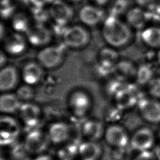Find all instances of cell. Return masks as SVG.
<instances>
[{
	"mask_svg": "<svg viewBox=\"0 0 160 160\" xmlns=\"http://www.w3.org/2000/svg\"><path fill=\"white\" fill-rule=\"evenodd\" d=\"M102 36L109 46L122 48L128 45L133 37L131 28L119 18L109 15L103 22Z\"/></svg>",
	"mask_w": 160,
	"mask_h": 160,
	"instance_id": "6da1fadb",
	"label": "cell"
},
{
	"mask_svg": "<svg viewBox=\"0 0 160 160\" xmlns=\"http://www.w3.org/2000/svg\"><path fill=\"white\" fill-rule=\"evenodd\" d=\"M62 36L65 45L74 49L84 47L90 40V35L88 30L79 25L65 28Z\"/></svg>",
	"mask_w": 160,
	"mask_h": 160,
	"instance_id": "7a4b0ae2",
	"label": "cell"
},
{
	"mask_svg": "<svg viewBox=\"0 0 160 160\" xmlns=\"http://www.w3.org/2000/svg\"><path fill=\"white\" fill-rule=\"evenodd\" d=\"M50 18L56 26L64 27L73 16V9L65 0H54L48 9Z\"/></svg>",
	"mask_w": 160,
	"mask_h": 160,
	"instance_id": "3957f363",
	"label": "cell"
},
{
	"mask_svg": "<svg viewBox=\"0 0 160 160\" xmlns=\"http://www.w3.org/2000/svg\"><path fill=\"white\" fill-rule=\"evenodd\" d=\"M64 51L60 46H50L42 48L37 55L38 62L44 68H56L62 62Z\"/></svg>",
	"mask_w": 160,
	"mask_h": 160,
	"instance_id": "277c9868",
	"label": "cell"
},
{
	"mask_svg": "<svg viewBox=\"0 0 160 160\" xmlns=\"http://www.w3.org/2000/svg\"><path fill=\"white\" fill-rule=\"evenodd\" d=\"M20 133L18 122L12 117H0V145H8L15 141Z\"/></svg>",
	"mask_w": 160,
	"mask_h": 160,
	"instance_id": "5b68a950",
	"label": "cell"
},
{
	"mask_svg": "<svg viewBox=\"0 0 160 160\" xmlns=\"http://www.w3.org/2000/svg\"><path fill=\"white\" fill-rule=\"evenodd\" d=\"M119 54L112 47L104 48L98 55V70L102 75H108L114 71L116 65L119 61Z\"/></svg>",
	"mask_w": 160,
	"mask_h": 160,
	"instance_id": "8992f818",
	"label": "cell"
},
{
	"mask_svg": "<svg viewBox=\"0 0 160 160\" xmlns=\"http://www.w3.org/2000/svg\"><path fill=\"white\" fill-rule=\"evenodd\" d=\"M138 106L144 120L151 124L160 122V101L158 99H141Z\"/></svg>",
	"mask_w": 160,
	"mask_h": 160,
	"instance_id": "52a82bcc",
	"label": "cell"
},
{
	"mask_svg": "<svg viewBox=\"0 0 160 160\" xmlns=\"http://www.w3.org/2000/svg\"><path fill=\"white\" fill-rule=\"evenodd\" d=\"M131 145L133 149L139 152L148 151L154 142L153 131L146 127L137 129L131 138Z\"/></svg>",
	"mask_w": 160,
	"mask_h": 160,
	"instance_id": "ba28073f",
	"label": "cell"
},
{
	"mask_svg": "<svg viewBox=\"0 0 160 160\" xmlns=\"http://www.w3.org/2000/svg\"><path fill=\"white\" fill-rule=\"evenodd\" d=\"M106 141L116 148H124L129 141L126 129L118 124L109 126L104 132Z\"/></svg>",
	"mask_w": 160,
	"mask_h": 160,
	"instance_id": "9c48e42d",
	"label": "cell"
},
{
	"mask_svg": "<svg viewBox=\"0 0 160 160\" xmlns=\"http://www.w3.org/2000/svg\"><path fill=\"white\" fill-rule=\"evenodd\" d=\"M26 36L28 42L36 47L48 44L52 39V32L50 29L44 24L37 23L31 26Z\"/></svg>",
	"mask_w": 160,
	"mask_h": 160,
	"instance_id": "30bf717a",
	"label": "cell"
},
{
	"mask_svg": "<svg viewBox=\"0 0 160 160\" xmlns=\"http://www.w3.org/2000/svg\"><path fill=\"white\" fill-rule=\"evenodd\" d=\"M69 104L74 114L77 117L82 118L86 116L89 111L91 101L86 92L77 91L71 94Z\"/></svg>",
	"mask_w": 160,
	"mask_h": 160,
	"instance_id": "8fae6325",
	"label": "cell"
},
{
	"mask_svg": "<svg viewBox=\"0 0 160 160\" xmlns=\"http://www.w3.org/2000/svg\"><path fill=\"white\" fill-rule=\"evenodd\" d=\"M79 18L84 24L94 27L104 20V12L100 7L94 4H87L80 9Z\"/></svg>",
	"mask_w": 160,
	"mask_h": 160,
	"instance_id": "7c38bea8",
	"label": "cell"
},
{
	"mask_svg": "<svg viewBox=\"0 0 160 160\" xmlns=\"http://www.w3.org/2000/svg\"><path fill=\"white\" fill-rule=\"evenodd\" d=\"M27 39L22 34L14 32L4 38L3 46L5 52L8 54L18 56L24 52L27 48Z\"/></svg>",
	"mask_w": 160,
	"mask_h": 160,
	"instance_id": "4fadbf2b",
	"label": "cell"
},
{
	"mask_svg": "<svg viewBox=\"0 0 160 160\" xmlns=\"http://www.w3.org/2000/svg\"><path fill=\"white\" fill-rule=\"evenodd\" d=\"M116 105L122 110L131 108L138 104L141 98H139L136 89L131 85L127 84L114 98Z\"/></svg>",
	"mask_w": 160,
	"mask_h": 160,
	"instance_id": "5bb4252c",
	"label": "cell"
},
{
	"mask_svg": "<svg viewBox=\"0 0 160 160\" xmlns=\"http://www.w3.org/2000/svg\"><path fill=\"white\" fill-rule=\"evenodd\" d=\"M48 145L46 136L39 130L31 131L26 136L24 147L26 150L31 154H38L44 151Z\"/></svg>",
	"mask_w": 160,
	"mask_h": 160,
	"instance_id": "9a60e30c",
	"label": "cell"
},
{
	"mask_svg": "<svg viewBox=\"0 0 160 160\" xmlns=\"http://www.w3.org/2000/svg\"><path fill=\"white\" fill-rule=\"evenodd\" d=\"M18 112L23 122L29 128L35 127L40 121L41 111L36 104L31 102L22 103Z\"/></svg>",
	"mask_w": 160,
	"mask_h": 160,
	"instance_id": "2e32d148",
	"label": "cell"
},
{
	"mask_svg": "<svg viewBox=\"0 0 160 160\" xmlns=\"http://www.w3.org/2000/svg\"><path fill=\"white\" fill-rule=\"evenodd\" d=\"M125 16L127 24L131 28L137 29L146 28V23L150 20L148 11L138 6L129 8Z\"/></svg>",
	"mask_w": 160,
	"mask_h": 160,
	"instance_id": "e0dca14e",
	"label": "cell"
},
{
	"mask_svg": "<svg viewBox=\"0 0 160 160\" xmlns=\"http://www.w3.org/2000/svg\"><path fill=\"white\" fill-rule=\"evenodd\" d=\"M18 80V71L14 66H6L0 69V91L8 92L14 89Z\"/></svg>",
	"mask_w": 160,
	"mask_h": 160,
	"instance_id": "ac0fdd59",
	"label": "cell"
},
{
	"mask_svg": "<svg viewBox=\"0 0 160 160\" xmlns=\"http://www.w3.org/2000/svg\"><path fill=\"white\" fill-rule=\"evenodd\" d=\"M21 76L25 84L33 86L43 78V67L38 62H29L23 67Z\"/></svg>",
	"mask_w": 160,
	"mask_h": 160,
	"instance_id": "d6986e66",
	"label": "cell"
},
{
	"mask_svg": "<svg viewBox=\"0 0 160 160\" xmlns=\"http://www.w3.org/2000/svg\"><path fill=\"white\" fill-rule=\"evenodd\" d=\"M22 103L16 94L3 92L0 95V112L12 114L18 112Z\"/></svg>",
	"mask_w": 160,
	"mask_h": 160,
	"instance_id": "ffe728a7",
	"label": "cell"
},
{
	"mask_svg": "<svg viewBox=\"0 0 160 160\" xmlns=\"http://www.w3.org/2000/svg\"><path fill=\"white\" fill-rule=\"evenodd\" d=\"M141 38L146 46L152 49L160 48V26H151L142 29Z\"/></svg>",
	"mask_w": 160,
	"mask_h": 160,
	"instance_id": "44dd1931",
	"label": "cell"
},
{
	"mask_svg": "<svg viewBox=\"0 0 160 160\" xmlns=\"http://www.w3.org/2000/svg\"><path fill=\"white\" fill-rule=\"evenodd\" d=\"M69 126L62 122H56L49 129V137L54 143H61L67 140L70 135Z\"/></svg>",
	"mask_w": 160,
	"mask_h": 160,
	"instance_id": "7402d4cb",
	"label": "cell"
},
{
	"mask_svg": "<svg viewBox=\"0 0 160 160\" xmlns=\"http://www.w3.org/2000/svg\"><path fill=\"white\" fill-rule=\"evenodd\" d=\"M78 151L81 160H98L101 154V147L95 141H88L81 144Z\"/></svg>",
	"mask_w": 160,
	"mask_h": 160,
	"instance_id": "603a6c76",
	"label": "cell"
},
{
	"mask_svg": "<svg viewBox=\"0 0 160 160\" xmlns=\"http://www.w3.org/2000/svg\"><path fill=\"white\" fill-rule=\"evenodd\" d=\"M137 68L130 61L119 60L116 65L114 72H115L117 78L126 81L132 78L135 79Z\"/></svg>",
	"mask_w": 160,
	"mask_h": 160,
	"instance_id": "cb8c5ba5",
	"label": "cell"
},
{
	"mask_svg": "<svg viewBox=\"0 0 160 160\" xmlns=\"http://www.w3.org/2000/svg\"><path fill=\"white\" fill-rule=\"evenodd\" d=\"M83 134L92 141L100 139L104 133L102 124L96 120H88L86 121L82 128Z\"/></svg>",
	"mask_w": 160,
	"mask_h": 160,
	"instance_id": "d4e9b609",
	"label": "cell"
},
{
	"mask_svg": "<svg viewBox=\"0 0 160 160\" xmlns=\"http://www.w3.org/2000/svg\"><path fill=\"white\" fill-rule=\"evenodd\" d=\"M11 19L14 32L26 34L31 27L30 19L24 12H15Z\"/></svg>",
	"mask_w": 160,
	"mask_h": 160,
	"instance_id": "484cf974",
	"label": "cell"
},
{
	"mask_svg": "<svg viewBox=\"0 0 160 160\" xmlns=\"http://www.w3.org/2000/svg\"><path fill=\"white\" fill-rule=\"evenodd\" d=\"M154 77V71L151 65L142 64L137 68L134 79L138 84L146 86Z\"/></svg>",
	"mask_w": 160,
	"mask_h": 160,
	"instance_id": "4316f807",
	"label": "cell"
},
{
	"mask_svg": "<svg viewBox=\"0 0 160 160\" xmlns=\"http://www.w3.org/2000/svg\"><path fill=\"white\" fill-rule=\"evenodd\" d=\"M128 0H114L110 9V15L119 18L129 10Z\"/></svg>",
	"mask_w": 160,
	"mask_h": 160,
	"instance_id": "83f0119b",
	"label": "cell"
},
{
	"mask_svg": "<svg viewBox=\"0 0 160 160\" xmlns=\"http://www.w3.org/2000/svg\"><path fill=\"white\" fill-rule=\"evenodd\" d=\"M16 94L22 102V101L26 102H29V101L32 99L34 93L31 86L25 84L17 89Z\"/></svg>",
	"mask_w": 160,
	"mask_h": 160,
	"instance_id": "f1b7e54d",
	"label": "cell"
},
{
	"mask_svg": "<svg viewBox=\"0 0 160 160\" xmlns=\"http://www.w3.org/2000/svg\"><path fill=\"white\" fill-rule=\"evenodd\" d=\"M146 86L148 92L152 98L160 99V77H154Z\"/></svg>",
	"mask_w": 160,
	"mask_h": 160,
	"instance_id": "f546056e",
	"label": "cell"
},
{
	"mask_svg": "<svg viewBox=\"0 0 160 160\" xmlns=\"http://www.w3.org/2000/svg\"><path fill=\"white\" fill-rule=\"evenodd\" d=\"M32 17L36 21L37 24H42L46 22L50 18L48 9H45V8H33Z\"/></svg>",
	"mask_w": 160,
	"mask_h": 160,
	"instance_id": "4dcf8cb0",
	"label": "cell"
},
{
	"mask_svg": "<svg viewBox=\"0 0 160 160\" xmlns=\"http://www.w3.org/2000/svg\"><path fill=\"white\" fill-rule=\"evenodd\" d=\"M76 146H69L59 152V157L62 160H72L76 154Z\"/></svg>",
	"mask_w": 160,
	"mask_h": 160,
	"instance_id": "1f68e13d",
	"label": "cell"
},
{
	"mask_svg": "<svg viewBox=\"0 0 160 160\" xmlns=\"http://www.w3.org/2000/svg\"><path fill=\"white\" fill-rule=\"evenodd\" d=\"M132 160H156V156L154 152L148 150L140 152Z\"/></svg>",
	"mask_w": 160,
	"mask_h": 160,
	"instance_id": "d6a6232c",
	"label": "cell"
},
{
	"mask_svg": "<svg viewBox=\"0 0 160 160\" xmlns=\"http://www.w3.org/2000/svg\"><path fill=\"white\" fill-rule=\"evenodd\" d=\"M32 8H45L50 5L54 0H28Z\"/></svg>",
	"mask_w": 160,
	"mask_h": 160,
	"instance_id": "836d02e7",
	"label": "cell"
},
{
	"mask_svg": "<svg viewBox=\"0 0 160 160\" xmlns=\"http://www.w3.org/2000/svg\"><path fill=\"white\" fill-rule=\"evenodd\" d=\"M158 0H134L136 5L143 9H149L153 6Z\"/></svg>",
	"mask_w": 160,
	"mask_h": 160,
	"instance_id": "e575fe53",
	"label": "cell"
},
{
	"mask_svg": "<svg viewBox=\"0 0 160 160\" xmlns=\"http://www.w3.org/2000/svg\"><path fill=\"white\" fill-rule=\"evenodd\" d=\"M92 4H94L98 7H103L110 2L111 0H89Z\"/></svg>",
	"mask_w": 160,
	"mask_h": 160,
	"instance_id": "d590c367",
	"label": "cell"
},
{
	"mask_svg": "<svg viewBox=\"0 0 160 160\" xmlns=\"http://www.w3.org/2000/svg\"><path fill=\"white\" fill-rule=\"evenodd\" d=\"M7 61V57L6 54L0 50V69L3 68Z\"/></svg>",
	"mask_w": 160,
	"mask_h": 160,
	"instance_id": "8d00e7d4",
	"label": "cell"
},
{
	"mask_svg": "<svg viewBox=\"0 0 160 160\" xmlns=\"http://www.w3.org/2000/svg\"><path fill=\"white\" fill-rule=\"evenodd\" d=\"M150 8L152 9L156 12V14L160 17V0H158L156 3Z\"/></svg>",
	"mask_w": 160,
	"mask_h": 160,
	"instance_id": "74e56055",
	"label": "cell"
},
{
	"mask_svg": "<svg viewBox=\"0 0 160 160\" xmlns=\"http://www.w3.org/2000/svg\"><path fill=\"white\" fill-rule=\"evenodd\" d=\"M12 0H0V7L12 4Z\"/></svg>",
	"mask_w": 160,
	"mask_h": 160,
	"instance_id": "f35d334b",
	"label": "cell"
},
{
	"mask_svg": "<svg viewBox=\"0 0 160 160\" xmlns=\"http://www.w3.org/2000/svg\"><path fill=\"white\" fill-rule=\"evenodd\" d=\"M34 160H52L51 158L48 156H46V155H43V156H41L38 157L36 159Z\"/></svg>",
	"mask_w": 160,
	"mask_h": 160,
	"instance_id": "ab89813d",
	"label": "cell"
},
{
	"mask_svg": "<svg viewBox=\"0 0 160 160\" xmlns=\"http://www.w3.org/2000/svg\"><path fill=\"white\" fill-rule=\"evenodd\" d=\"M4 33V28L3 24L0 22V39H1L3 37Z\"/></svg>",
	"mask_w": 160,
	"mask_h": 160,
	"instance_id": "60d3db41",
	"label": "cell"
},
{
	"mask_svg": "<svg viewBox=\"0 0 160 160\" xmlns=\"http://www.w3.org/2000/svg\"><path fill=\"white\" fill-rule=\"evenodd\" d=\"M156 60H157L158 63L160 66V48L158 49V51L156 54Z\"/></svg>",
	"mask_w": 160,
	"mask_h": 160,
	"instance_id": "b9f144b4",
	"label": "cell"
},
{
	"mask_svg": "<svg viewBox=\"0 0 160 160\" xmlns=\"http://www.w3.org/2000/svg\"><path fill=\"white\" fill-rule=\"evenodd\" d=\"M67 2H73V3H78L81 2L82 0H65Z\"/></svg>",
	"mask_w": 160,
	"mask_h": 160,
	"instance_id": "7bdbcfd3",
	"label": "cell"
},
{
	"mask_svg": "<svg viewBox=\"0 0 160 160\" xmlns=\"http://www.w3.org/2000/svg\"><path fill=\"white\" fill-rule=\"evenodd\" d=\"M159 137H160V130H159Z\"/></svg>",
	"mask_w": 160,
	"mask_h": 160,
	"instance_id": "ee69618b",
	"label": "cell"
}]
</instances>
